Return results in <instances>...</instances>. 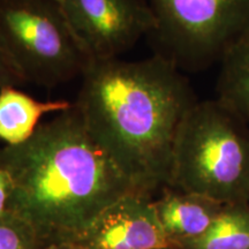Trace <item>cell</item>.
I'll list each match as a JSON object with an SVG mask.
<instances>
[{"label": "cell", "mask_w": 249, "mask_h": 249, "mask_svg": "<svg viewBox=\"0 0 249 249\" xmlns=\"http://www.w3.org/2000/svg\"><path fill=\"white\" fill-rule=\"evenodd\" d=\"M0 167L11 179L7 211L46 248L73 244L103 211L140 193L92 138L74 103L26 142L0 148Z\"/></svg>", "instance_id": "obj_1"}, {"label": "cell", "mask_w": 249, "mask_h": 249, "mask_svg": "<svg viewBox=\"0 0 249 249\" xmlns=\"http://www.w3.org/2000/svg\"><path fill=\"white\" fill-rule=\"evenodd\" d=\"M74 107L87 129L141 194L170 186L174 143L198 102L172 62L93 60L81 77Z\"/></svg>", "instance_id": "obj_2"}, {"label": "cell", "mask_w": 249, "mask_h": 249, "mask_svg": "<svg viewBox=\"0 0 249 249\" xmlns=\"http://www.w3.org/2000/svg\"><path fill=\"white\" fill-rule=\"evenodd\" d=\"M170 188L249 203V127L218 99L189 110L174 143Z\"/></svg>", "instance_id": "obj_3"}, {"label": "cell", "mask_w": 249, "mask_h": 249, "mask_svg": "<svg viewBox=\"0 0 249 249\" xmlns=\"http://www.w3.org/2000/svg\"><path fill=\"white\" fill-rule=\"evenodd\" d=\"M0 42L24 81L45 88L82 77L92 61L58 0H0Z\"/></svg>", "instance_id": "obj_4"}, {"label": "cell", "mask_w": 249, "mask_h": 249, "mask_svg": "<svg viewBox=\"0 0 249 249\" xmlns=\"http://www.w3.org/2000/svg\"><path fill=\"white\" fill-rule=\"evenodd\" d=\"M156 27L155 54L180 71H200L219 62L249 30V0H148Z\"/></svg>", "instance_id": "obj_5"}, {"label": "cell", "mask_w": 249, "mask_h": 249, "mask_svg": "<svg viewBox=\"0 0 249 249\" xmlns=\"http://www.w3.org/2000/svg\"><path fill=\"white\" fill-rule=\"evenodd\" d=\"M74 34L91 60L117 59L156 21L148 0H59Z\"/></svg>", "instance_id": "obj_6"}, {"label": "cell", "mask_w": 249, "mask_h": 249, "mask_svg": "<svg viewBox=\"0 0 249 249\" xmlns=\"http://www.w3.org/2000/svg\"><path fill=\"white\" fill-rule=\"evenodd\" d=\"M81 249H164L172 247L151 196L132 193L103 211L73 244Z\"/></svg>", "instance_id": "obj_7"}, {"label": "cell", "mask_w": 249, "mask_h": 249, "mask_svg": "<svg viewBox=\"0 0 249 249\" xmlns=\"http://www.w3.org/2000/svg\"><path fill=\"white\" fill-rule=\"evenodd\" d=\"M161 192L163 194L154 201V205L172 247L203 235L216 222L224 208V204L204 196L170 187Z\"/></svg>", "instance_id": "obj_8"}, {"label": "cell", "mask_w": 249, "mask_h": 249, "mask_svg": "<svg viewBox=\"0 0 249 249\" xmlns=\"http://www.w3.org/2000/svg\"><path fill=\"white\" fill-rule=\"evenodd\" d=\"M73 107L67 101L40 102L15 87L0 89V140L6 145H17L33 136L40 119Z\"/></svg>", "instance_id": "obj_9"}, {"label": "cell", "mask_w": 249, "mask_h": 249, "mask_svg": "<svg viewBox=\"0 0 249 249\" xmlns=\"http://www.w3.org/2000/svg\"><path fill=\"white\" fill-rule=\"evenodd\" d=\"M217 99L249 127V30L219 61Z\"/></svg>", "instance_id": "obj_10"}, {"label": "cell", "mask_w": 249, "mask_h": 249, "mask_svg": "<svg viewBox=\"0 0 249 249\" xmlns=\"http://www.w3.org/2000/svg\"><path fill=\"white\" fill-rule=\"evenodd\" d=\"M178 249H249V203L224 204L213 226Z\"/></svg>", "instance_id": "obj_11"}, {"label": "cell", "mask_w": 249, "mask_h": 249, "mask_svg": "<svg viewBox=\"0 0 249 249\" xmlns=\"http://www.w3.org/2000/svg\"><path fill=\"white\" fill-rule=\"evenodd\" d=\"M37 246L29 230L7 213L0 217V249H34Z\"/></svg>", "instance_id": "obj_12"}, {"label": "cell", "mask_w": 249, "mask_h": 249, "mask_svg": "<svg viewBox=\"0 0 249 249\" xmlns=\"http://www.w3.org/2000/svg\"><path fill=\"white\" fill-rule=\"evenodd\" d=\"M27 83L0 42V89L20 87Z\"/></svg>", "instance_id": "obj_13"}, {"label": "cell", "mask_w": 249, "mask_h": 249, "mask_svg": "<svg viewBox=\"0 0 249 249\" xmlns=\"http://www.w3.org/2000/svg\"><path fill=\"white\" fill-rule=\"evenodd\" d=\"M11 179L7 172L0 167V217L8 213V201L11 196Z\"/></svg>", "instance_id": "obj_14"}, {"label": "cell", "mask_w": 249, "mask_h": 249, "mask_svg": "<svg viewBox=\"0 0 249 249\" xmlns=\"http://www.w3.org/2000/svg\"><path fill=\"white\" fill-rule=\"evenodd\" d=\"M48 249H81L74 245H62V246H54V247H50Z\"/></svg>", "instance_id": "obj_15"}, {"label": "cell", "mask_w": 249, "mask_h": 249, "mask_svg": "<svg viewBox=\"0 0 249 249\" xmlns=\"http://www.w3.org/2000/svg\"><path fill=\"white\" fill-rule=\"evenodd\" d=\"M164 249H178V248H176V247H169V248H164Z\"/></svg>", "instance_id": "obj_16"}, {"label": "cell", "mask_w": 249, "mask_h": 249, "mask_svg": "<svg viewBox=\"0 0 249 249\" xmlns=\"http://www.w3.org/2000/svg\"><path fill=\"white\" fill-rule=\"evenodd\" d=\"M58 1H59V0H58Z\"/></svg>", "instance_id": "obj_17"}]
</instances>
